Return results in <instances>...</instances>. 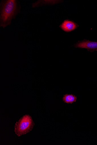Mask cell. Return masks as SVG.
I'll return each instance as SVG.
<instances>
[{"label": "cell", "instance_id": "cell-1", "mask_svg": "<svg viewBox=\"0 0 97 145\" xmlns=\"http://www.w3.org/2000/svg\"><path fill=\"white\" fill-rule=\"evenodd\" d=\"M20 7L16 0L3 1L1 4L0 26L3 28L10 25L20 12Z\"/></svg>", "mask_w": 97, "mask_h": 145}, {"label": "cell", "instance_id": "cell-2", "mask_svg": "<svg viewBox=\"0 0 97 145\" xmlns=\"http://www.w3.org/2000/svg\"><path fill=\"white\" fill-rule=\"evenodd\" d=\"M34 125L31 116L29 115H25L16 124V134L18 137L25 134L32 129Z\"/></svg>", "mask_w": 97, "mask_h": 145}, {"label": "cell", "instance_id": "cell-3", "mask_svg": "<svg viewBox=\"0 0 97 145\" xmlns=\"http://www.w3.org/2000/svg\"><path fill=\"white\" fill-rule=\"evenodd\" d=\"M75 48H84L91 52L97 50V42H91L85 40L78 41L75 45Z\"/></svg>", "mask_w": 97, "mask_h": 145}, {"label": "cell", "instance_id": "cell-4", "mask_svg": "<svg viewBox=\"0 0 97 145\" xmlns=\"http://www.w3.org/2000/svg\"><path fill=\"white\" fill-rule=\"evenodd\" d=\"M79 25L74 22L70 20H65L59 26V27L66 32L74 31L77 28Z\"/></svg>", "mask_w": 97, "mask_h": 145}, {"label": "cell", "instance_id": "cell-5", "mask_svg": "<svg viewBox=\"0 0 97 145\" xmlns=\"http://www.w3.org/2000/svg\"><path fill=\"white\" fill-rule=\"evenodd\" d=\"M77 99V97L72 94H66L64 95L63 98V101L67 104L73 103L75 102Z\"/></svg>", "mask_w": 97, "mask_h": 145}]
</instances>
